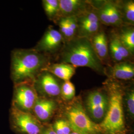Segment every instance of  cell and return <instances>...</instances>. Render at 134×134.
Here are the masks:
<instances>
[{"mask_svg": "<svg viewBox=\"0 0 134 134\" xmlns=\"http://www.w3.org/2000/svg\"><path fill=\"white\" fill-rule=\"evenodd\" d=\"M50 64L48 56L34 48L14 49L11 53V80L14 85L27 81L34 82Z\"/></svg>", "mask_w": 134, "mask_h": 134, "instance_id": "cell-1", "label": "cell"}, {"mask_svg": "<svg viewBox=\"0 0 134 134\" xmlns=\"http://www.w3.org/2000/svg\"><path fill=\"white\" fill-rule=\"evenodd\" d=\"M108 97V106L105 116L98 126L102 134H126L123 96L124 90L120 84L109 80L105 83Z\"/></svg>", "mask_w": 134, "mask_h": 134, "instance_id": "cell-2", "label": "cell"}, {"mask_svg": "<svg viewBox=\"0 0 134 134\" xmlns=\"http://www.w3.org/2000/svg\"><path fill=\"white\" fill-rule=\"evenodd\" d=\"M61 63L74 67H87L96 72L105 75L103 64L97 56L90 39L76 36L66 41L61 51Z\"/></svg>", "mask_w": 134, "mask_h": 134, "instance_id": "cell-3", "label": "cell"}, {"mask_svg": "<svg viewBox=\"0 0 134 134\" xmlns=\"http://www.w3.org/2000/svg\"><path fill=\"white\" fill-rule=\"evenodd\" d=\"M64 114L72 132L79 134H102L98 124L93 122L79 99L74 98L64 109Z\"/></svg>", "mask_w": 134, "mask_h": 134, "instance_id": "cell-4", "label": "cell"}, {"mask_svg": "<svg viewBox=\"0 0 134 134\" xmlns=\"http://www.w3.org/2000/svg\"><path fill=\"white\" fill-rule=\"evenodd\" d=\"M10 127L17 134H40L43 125L31 113L19 110L11 105L10 110Z\"/></svg>", "mask_w": 134, "mask_h": 134, "instance_id": "cell-5", "label": "cell"}, {"mask_svg": "<svg viewBox=\"0 0 134 134\" xmlns=\"http://www.w3.org/2000/svg\"><path fill=\"white\" fill-rule=\"evenodd\" d=\"M38 98L34 82L14 84L12 105L22 111L31 113Z\"/></svg>", "mask_w": 134, "mask_h": 134, "instance_id": "cell-6", "label": "cell"}, {"mask_svg": "<svg viewBox=\"0 0 134 134\" xmlns=\"http://www.w3.org/2000/svg\"><path fill=\"white\" fill-rule=\"evenodd\" d=\"M108 106V97L105 89L96 90L86 96L84 107L90 117L95 121L103 120Z\"/></svg>", "mask_w": 134, "mask_h": 134, "instance_id": "cell-7", "label": "cell"}, {"mask_svg": "<svg viewBox=\"0 0 134 134\" xmlns=\"http://www.w3.org/2000/svg\"><path fill=\"white\" fill-rule=\"evenodd\" d=\"M62 85L58 78L47 70L41 72L34 81L38 96L49 98L60 95Z\"/></svg>", "mask_w": 134, "mask_h": 134, "instance_id": "cell-8", "label": "cell"}, {"mask_svg": "<svg viewBox=\"0 0 134 134\" xmlns=\"http://www.w3.org/2000/svg\"><path fill=\"white\" fill-rule=\"evenodd\" d=\"M77 37L91 40L99 31L100 20L97 13L94 10L88 9L77 16Z\"/></svg>", "mask_w": 134, "mask_h": 134, "instance_id": "cell-9", "label": "cell"}, {"mask_svg": "<svg viewBox=\"0 0 134 134\" xmlns=\"http://www.w3.org/2000/svg\"><path fill=\"white\" fill-rule=\"evenodd\" d=\"M64 41L59 31L52 27L49 28L34 49L49 56L61 48Z\"/></svg>", "mask_w": 134, "mask_h": 134, "instance_id": "cell-10", "label": "cell"}, {"mask_svg": "<svg viewBox=\"0 0 134 134\" xmlns=\"http://www.w3.org/2000/svg\"><path fill=\"white\" fill-rule=\"evenodd\" d=\"M100 22L109 26H119L123 23L120 8L113 2L107 1L97 13Z\"/></svg>", "mask_w": 134, "mask_h": 134, "instance_id": "cell-11", "label": "cell"}, {"mask_svg": "<svg viewBox=\"0 0 134 134\" xmlns=\"http://www.w3.org/2000/svg\"><path fill=\"white\" fill-rule=\"evenodd\" d=\"M57 104L53 98L38 96L31 113L41 123L51 119L57 109Z\"/></svg>", "mask_w": 134, "mask_h": 134, "instance_id": "cell-12", "label": "cell"}, {"mask_svg": "<svg viewBox=\"0 0 134 134\" xmlns=\"http://www.w3.org/2000/svg\"><path fill=\"white\" fill-rule=\"evenodd\" d=\"M58 18L77 16L88 9V3L81 0H59Z\"/></svg>", "mask_w": 134, "mask_h": 134, "instance_id": "cell-13", "label": "cell"}, {"mask_svg": "<svg viewBox=\"0 0 134 134\" xmlns=\"http://www.w3.org/2000/svg\"><path fill=\"white\" fill-rule=\"evenodd\" d=\"M58 18L57 22L59 32L64 39L68 41L76 37L77 31V16H62Z\"/></svg>", "mask_w": 134, "mask_h": 134, "instance_id": "cell-14", "label": "cell"}, {"mask_svg": "<svg viewBox=\"0 0 134 134\" xmlns=\"http://www.w3.org/2000/svg\"><path fill=\"white\" fill-rule=\"evenodd\" d=\"M97 56L103 64L108 57L109 48L107 39L105 32L99 31L90 40Z\"/></svg>", "mask_w": 134, "mask_h": 134, "instance_id": "cell-15", "label": "cell"}, {"mask_svg": "<svg viewBox=\"0 0 134 134\" xmlns=\"http://www.w3.org/2000/svg\"><path fill=\"white\" fill-rule=\"evenodd\" d=\"M108 48L111 57L116 63L126 62L132 55L120 42L117 35L111 39Z\"/></svg>", "mask_w": 134, "mask_h": 134, "instance_id": "cell-16", "label": "cell"}, {"mask_svg": "<svg viewBox=\"0 0 134 134\" xmlns=\"http://www.w3.org/2000/svg\"><path fill=\"white\" fill-rule=\"evenodd\" d=\"M76 67L67 63L50 64L45 70L51 72L59 79L70 81L76 72Z\"/></svg>", "mask_w": 134, "mask_h": 134, "instance_id": "cell-17", "label": "cell"}, {"mask_svg": "<svg viewBox=\"0 0 134 134\" xmlns=\"http://www.w3.org/2000/svg\"><path fill=\"white\" fill-rule=\"evenodd\" d=\"M111 73L113 77L116 80H132L134 77V64L128 61L116 63L111 68Z\"/></svg>", "mask_w": 134, "mask_h": 134, "instance_id": "cell-18", "label": "cell"}, {"mask_svg": "<svg viewBox=\"0 0 134 134\" xmlns=\"http://www.w3.org/2000/svg\"><path fill=\"white\" fill-rule=\"evenodd\" d=\"M120 42L131 55L134 52V30L129 28L122 30L119 35H117Z\"/></svg>", "mask_w": 134, "mask_h": 134, "instance_id": "cell-19", "label": "cell"}, {"mask_svg": "<svg viewBox=\"0 0 134 134\" xmlns=\"http://www.w3.org/2000/svg\"><path fill=\"white\" fill-rule=\"evenodd\" d=\"M42 4L44 11L49 19L55 20L58 18L59 0H43Z\"/></svg>", "mask_w": 134, "mask_h": 134, "instance_id": "cell-20", "label": "cell"}, {"mask_svg": "<svg viewBox=\"0 0 134 134\" xmlns=\"http://www.w3.org/2000/svg\"><path fill=\"white\" fill-rule=\"evenodd\" d=\"M75 87L70 81H64L62 85L61 94L63 98L66 101H71L75 98Z\"/></svg>", "mask_w": 134, "mask_h": 134, "instance_id": "cell-21", "label": "cell"}, {"mask_svg": "<svg viewBox=\"0 0 134 134\" xmlns=\"http://www.w3.org/2000/svg\"><path fill=\"white\" fill-rule=\"evenodd\" d=\"M123 101L125 102V105L128 114L131 118L134 116V89L128 90L124 92Z\"/></svg>", "mask_w": 134, "mask_h": 134, "instance_id": "cell-22", "label": "cell"}, {"mask_svg": "<svg viewBox=\"0 0 134 134\" xmlns=\"http://www.w3.org/2000/svg\"><path fill=\"white\" fill-rule=\"evenodd\" d=\"M52 129L57 134H70L72 130L66 119H60L55 121Z\"/></svg>", "mask_w": 134, "mask_h": 134, "instance_id": "cell-23", "label": "cell"}, {"mask_svg": "<svg viewBox=\"0 0 134 134\" xmlns=\"http://www.w3.org/2000/svg\"><path fill=\"white\" fill-rule=\"evenodd\" d=\"M122 19L125 18L128 23L133 24L134 22V1H127L125 3L123 8V12H121Z\"/></svg>", "mask_w": 134, "mask_h": 134, "instance_id": "cell-24", "label": "cell"}, {"mask_svg": "<svg viewBox=\"0 0 134 134\" xmlns=\"http://www.w3.org/2000/svg\"><path fill=\"white\" fill-rule=\"evenodd\" d=\"M40 134H57L55 131L53 130L52 128H44L43 129Z\"/></svg>", "mask_w": 134, "mask_h": 134, "instance_id": "cell-25", "label": "cell"}, {"mask_svg": "<svg viewBox=\"0 0 134 134\" xmlns=\"http://www.w3.org/2000/svg\"><path fill=\"white\" fill-rule=\"evenodd\" d=\"M70 134H77V133H75V132H72V133H71Z\"/></svg>", "mask_w": 134, "mask_h": 134, "instance_id": "cell-26", "label": "cell"}]
</instances>
